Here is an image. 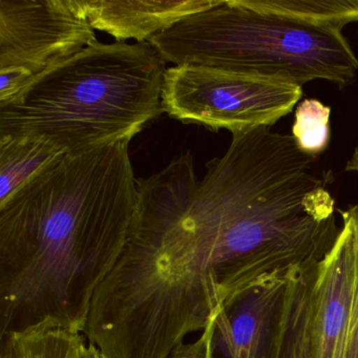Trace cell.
Returning a JSON list of instances; mask_svg holds the SVG:
<instances>
[{"instance_id":"obj_4","label":"cell","mask_w":358,"mask_h":358,"mask_svg":"<svg viewBox=\"0 0 358 358\" xmlns=\"http://www.w3.org/2000/svg\"><path fill=\"white\" fill-rule=\"evenodd\" d=\"M301 87L243 73L181 64L165 71L162 108L171 118L231 134L273 125L301 100Z\"/></svg>"},{"instance_id":"obj_9","label":"cell","mask_w":358,"mask_h":358,"mask_svg":"<svg viewBox=\"0 0 358 358\" xmlns=\"http://www.w3.org/2000/svg\"><path fill=\"white\" fill-rule=\"evenodd\" d=\"M320 264L296 266L289 271L286 308L276 358H315L312 315Z\"/></svg>"},{"instance_id":"obj_13","label":"cell","mask_w":358,"mask_h":358,"mask_svg":"<svg viewBox=\"0 0 358 358\" xmlns=\"http://www.w3.org/2000/svg\"><path fill=\"white\" fill-rule=\"evenodd\" d=\"M331 108L316 99H306L295 112L292 136L299 150L310 156L322 154L331 138Z\"/></svg>"},{"instance_id":"obj_1","label":"cell","mask_w":358,"mask_h":358,"mask_svg":"<svg viewBox=\"0 0 358 358\" xmlns=\"http://www.w3.org/2000/svg\"><path fill=\"white\" fill-rule=\"evenodd\" d=\"M129 143L66 155L0 205L1 336L83 333L133 220L137 179Z\"/></svg>"},{"instance_id":"obj_10","label":"cell","mask_w":358,"mask_h":358,"mask_svg":"<svg viewBox=\"0 0 358 358\" xmlns=\"http://www.w3.org/2000/svg\"><path fill=\"white\" fill-rule=\"evenodd\" d=\"M64 156L39 140L0 138V205Z\"/></svg>"},{"instance_id":"obj_6","label":"cell","mask_w":358,"mask_h":358,"mask_svg":"<svg viewBox=\"0 0 358 358\" xmlns=\"http://www.w3.org/2000/svg\"><path fill=\"white\" fill-rule=\"evenodd\" d=\"M288 273L266 276L230 299L199 336L203 358H276Z\"/></svg>"},{"instance_id":"obj_5","label":"cell","mask_w":358,"mask_h":358,"mask_svg":"<svg viewBox=\"0 0 358 358\" xmlns=\"http://www.w3.org/2000/svg\"><path fill=\"white\" fill-rule=\"evenodd\" d=\"M96 41L83 0H0V69L36 76Z\"/></svg>"},{"instance_id":"obj_12","label":"cell","mask_w":358,"mask_h":358,"mask_svg":"<svg viewBox=\"0 0 358 358\" xmlns=\"http://www.w3.org/2000/svg\"><path fill=\"white\" fill-rule=\"evenodd\" d=\"M251 9L343 30L358 22V0H241Z\"/></svg>"},{"instance_id":"obj_17","label":"cell","mask_w":358,"mask_h":358,"mask_svg":"<svg viewBox=\"0 0 358 358\" xmlns=\"http://www.w3.org/2000/svg\"><path fill=\"white\" fill-rule=\"evenodd\" d=\"M202 358H203V356H202Z\"/></svg>"},{"instance_id":"obj_2","label":"cell","mask_w":358,"mask_h":358,"mask_svg":"<svg viewBox=\"0 0 358 358\" xmlns=\"http://www.w3.org/2000/svg\"><path fill=\"white\" fill-rule=\"evenodd\" d=\"M165 71L148 41H96L0 103V138L39 140L68 156L131 141L164 113Z\"/></svg>"},{"instance_id":"obj_16","label":"cell","mask_w":358,"mask_h":358,"mask_svg":"<svg viewBox=\"0 0 358 358\" xmlns=\"http://www.w3.org/2000/svg\"><path fill=\"white\" fill-rule=\"evenodd\" d=\"M90 347H91V353H90V358H102V356L100 355L99 352L97 351V349H96L94 345H92L91 343H90Z\"/></svg>"},{"instance_id":"obj_8","label":"cell","mask_w":358,"mask_h":358,"mask_svg":"<svg viewBox=\"0 0 358 358\" xmlns=\"http://www.w3.org/2000/svg\"><path fill=\"white\" fill-rule=\"evenodd\" d=\"M94 30L112 35L118 43L136 39L146 43L192 14L220 5L222 0H143L106 1L83 0Z\"/></svg>"},{"instance_id":"obj_11","label":"cell","mask_w":358,"mask_h":358,"mask_svg":"<svg viewBox=\"0 0 358 358\" xmlns=\"http://www.w3.org/2000/svg\"><path fill=\"white\" fill-rule=\"evenodd\" d=\"M83 333L64 329L29 331L1 336L0 358H90Z\"/></svg>"},{"instance_id":"obj_14","label":"cell","mask_w":358,"mask_h":358,"mask_svg":"<svg viewBox=\"0 0 358 358\" xmlns=\"http://www.w3.org/2000/svg\"><path fill=\"white\" fill-rule=\"evenodd\" d=\"M33 77L34 75L26 69H0V103H5L17 95Z\"/></svg>"},{"instance_id":"obj_3","label":"cell","mask_w":358,"mask_h":358,"mask_svg":"<svg viewBox=\"0 0 358 358\" xmlns=\"http://www.w3.org/2000/svg\"><path fill=\"white\" fill-rule=\"evenodd\" d=\"M164 62L194 64L303 87L349 85L358 58L339 29L251 9L241 0L192 14L148 41Z\"/></svg>"},{"instance_id":"obj_15","label":"cell","mask_w":358,"mask_h":358,"mask_svg":"<svg viewBox=\"0 0 358 358\" xmlns=\"http://www.w3.org/2000/svg\"><path fill=\"white\" fill-rule=\"evenodd\" d=\"M356 225H357V245H356L355 280H354L353 303L351 318L348 331L347 343L343 358H358V205H354Z\"/></svg>"},{"instance_id":"obj_7","label":"cell","mask_w":358,"mask_h":358,"mask_svg":"<svg viewBox=\"0 0 358 358\" xmlns=\"http://www.w3.org/2000/svg\"><path fill=\"white\" fill-rule=\"evenodd\" d=\"M339 213L343 228L332 250L318 266L314 287L312 337L315 358H343L351 318L357 225L353 207Z\"/></svg>"}]
</instances>
